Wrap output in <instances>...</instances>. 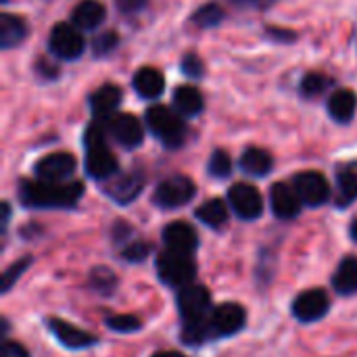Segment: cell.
I'll return each instance as SVG.
<instances>
[{
	"label": "cell",
	"instance_id": "cell-31",
	"mask_svg": "<svg viewBox=\"0 0 357 357\" xmlns=\"http://www.w3.org/2000/svg\"><path fill=\"white\" fill-rule=\"evenodd\" d=\"M209 174L213 178H228L232 174V159L226 151H213L211 159H209V165H207Z\"/></svg>",
	"mask_w": 357,
	"mask_h": 357
},
{
	"label": "cell",
	"instance_id": "cell-3",
	"mask_svg": "<svg viewBox=\"0 0 357 357\" xmlns=\"http://www.w3.org/2000/svg\"><path fill=\"white\" fill-rule=\"evenodd\" d=\"M180 117L172 109L157 105L146 111V126L167 149H180L186 140V126Z\"/></svg>",
	"mask_w": 357,
	"mask_h": 357
},
{
	"label": "cell",
	"instance_id": "cell-24",
	"mask_svg": "<svg viewBox=\"0 0 357 357\" xmlns=\"http://www.w3.org/2000/svg\"><path fill=\"white\" fill-rule=\"evenodd\" d=\"M272 165H274V159L268 151L264 149H257V146H251L243 153L241 157V169L245 174H251V176H268L272 172Z\"/></svg>",
	"mask_w": 357,
	"mask_h": 357
},
{
	"label": "cell",
	"instance_id": "cell-25",
	"mask_svg": "<svg viewBox=\"0 0 357 357\" xmlns=\"http://www.w3.org/2000/svg\"><path fill=\"white\" fill-rule=\"evenodd\" d=\"M333 287L339 295H356L357 293V259L356 257H345L335 276H333Z\"/></svg>",
	"mask_w": 357,
	"mask_h": 357
},
{
	"label": "cell",
	"instance_id": "cell-15",
	"mask_svg": "<svg viewBox=\"0 0 357 357\" xmlns=\"http://www.w3.org/2000/svg\"><path fill=\"white\" fill-rule=\"evenodd\" d=\"M163 243L169 251L192 255L199 247V234L197 230L186 222H172L163 230Z\"/></svg>",
	"mask_w": 357,
	"mask_h": 357
},
{
	"label": "cell",
	"instance_id": "cell-28",
	"mask_svg": "<svg viewBox=\"0 0 357 357\" xmlns=\"http://www.w3.org/2000/svg\"><path fill=\"white\" fill-rule=\"evenodd\" d=\"M182 341L186 345H203L205 341L213 339V331H211V324H209V316L201 318V320H190V322H184V328H182Z\"/></svg>",
	"mask_w": 357,
	"mask_h": 357
},
{
	"label": "cell",
	"instance_id": "cell-20",
	"mask_svg": "<svg viewBox=\"0 0 357 357\" xmlns=\"http://www.w3.org/2000/svg\"><path fill=\"white\" fill-rule=\"evenodd\" d=\"M27 38V23L19 15L4 13L0 15V48L8 50L17 44H21Z\"/></svg>",
	"mask_w": 357,
	"mask_h": 357
},
{
	"label": "cell",
	"instance_id": "cell-39",
	"mask_svg": "<svg viewBox=\"0 0 357 357\" xmlns=\"http://www.w3.org/2000/svg\"><path fill=\"white\" fill-rule=\"evenodd\" d=\"M266 36L272 38V40H276V42H293V40L297 38L295 31H291V29H280V27H268V29H266Z\"/></svg>",
	"mask_w": 357,
	"mask_h": 357
},
{
	"label": "cell",
	"instance_id": "cell-8",
	"mask_svg": "<svg viewBox=\"0 0 357 357\" xmlns=\"http://www.w3.org/2000/svg\"><path fill=\"white\" fill-rule=\"evenodd\" d=\"M293 186L303 205L320 207L331 199V184L318 172H301L293 178Z\"/></svg>",
	"mask_w": 357,
	"mask_h": 357
},
{
	"label": "cell",
	"instance_id": "cell-35",
	"mask_svg": "<svg viewBox=\"0 0 357 357\" xmlns=\"http://www.w3.org/2000/svg\"><path fill=\"white\" fill-rule=\"evenodd\" d=\"M149 253H151V247L146 245V243H130L123 251H121V255L128 259V261H144L146 257H149Z\"/></svg>",
	"mask_w": 357,
	"mask_h": 357
},
{
	"label": "cell",
	"instance_id": "cell-41",
	"mask_svg": "<svg viewBox=\"0 0 357 357\" xmlns=\"http://www.w3.org/2000/svg\"><path fill=\"white\" fill-rule=\"evenodd\" d=\"M228 2L234 6H241V8H268L276 0H228Z\"/></svg>",
	"mask_w": 357,
	"mask_h": 357
},
{
	"label": "cell",
	"instance_id": "cell-30",
	"mask_svg": "<svg viewBox=\"0 0 357 357\" xmlns=\"http://www.w3.org/2000/svg\"><path fill=\"white\" fill-rule=\"evenodd\" d=\"M331 84H333V79L326 77V75H322V73H307L301 79V94L305 98H314V96L322 94Z\"/></svg>",
	"mask_w": 357,
	"mask_h": 357
},
{
	"label": "cell",
	"instance_id": "cell-37",
	"mask_svg": "<svg viewBox=\"0 0 357 357\" xmlns=\"http://www.w3.org/2000/svg\"><path fill=\"white\" fill-rule=\"evenodd\" d=\"M92 284H94L100 293H109V291L115 287V276H113V272H109V270L100 268V270H96V272H94V276H92Z\"/></svg>",
	"mask_w": 357,
	"mask_h": 357
},
{
	"label": "cell",
	"instance_id": "cell-45",
	"mask_svg": "<svg viewBox=\"0 0 357 357\" xmlns=\"http://www.w3.org/2000/svg\"><path fill=\"white\" fill-rule=\"evenodd\" d=\"M2 2H6V0H2Z\"/></svg>",
	"mask_w": 357,
	"mask_h": 357
},
{
	"label": "cell",
	"instance_id": "cell-13",
	"mask_svg": "<svg viewBox=\"0 0 357 357\" xmlns=\"http://www.w3.org/2000/svg\"><path fill=\"white\" fill-rule=\"evenodd\" d=\"M331 307V301H328V295L320 289H312V291H305L301 293L295 303H293V316L299 320V322H316L320 318L326 316Z\"/></svg>",
	"mask_w": 357,
	"mask_h": 357
},
{
	"label": "cell",
	"instance_id": "cell-14",
	"mask_svg": "<svg viewBox=\"0 0 357 357\" xmlns=\"http://www.w3.org/2000/svg\"><path fill=\"white\" fill-rule=\"evenodd\" d=\"M144 188V174L138 169H132L128 174L121 176H113V180L105 186V192L109 199H113L119 205H128L132 203Z\"/></svg>",
	"mask_w": 357,
	"mask_h": 357
},
{
	"label": "cell",
	"instance_id": "cell-1",
	"mask_svg": "<svg viewBox=\"0 0 357 357\" xmlns=\"http://www.w3.org/2000/svg\"><path fill=\"white\" fill-rule=\"evenodd\" d=\"M84 195L82 182H44V180H23L19 184V199L25 207L33 209H67L73 207Z\"/></svg>",
	"mask_w": 357,
	"mask_h": 357
},
{
	"label": "cell",
	"instance_id": "cell-44",
	"mask_svg": "<svg viewBox=\"0 0 357 357\" xmlns=\"http://www.w3.org/2000/svg\"><path fill=\"white\" fill-rule=\"evenodd\" d=\"M349 232H351V238L357 243V220L351 224V230H349Z\"/></svg>",
	"mask_w": 357,
	"mask_h": 357
},
{
	"label": "cell",
	"instance_id": "cell-2",
	"mask_svg": "<svg viewBox=\"0 0 357 357\" xmlns=\"http://www.w3.org/2000/svg\"><path fill=\"white\" fill-rule=\"evenodd\" d=\"M84 144H86V172L94 180H109L117 174L119 165L115 155L109 151L105 142V128L96 119L94 123L88 126L84 134Z\"/></svg>",
	"mask_w": 357,
	"mask_h": 357
},
{
	"label": "cell",
	"instance_id": "cell-17",
	"mask_svg": "<svg viewBox=\"0 0 357 357\" xmlns=\"http://www.w3.org/2000/svg\"><path fill=\"white\" fill-rule=\"evenodd\" d=\"M121 90L113 84H105L100 86L96 92H92L90 96V109H92V115L98 119V121H109L113 115H115V109L119 107L121 102Z\"/></svg>",
	"mask_w": 357,
	"mask_h": 357
},
{
	"label": "cell",
	"instance_id": "cell-9",
	"mask_svg": "<svg viewBox=\"0 0 357 357\" xmlns=\"http://www.w3.org/2000/svg\"><path fill=\"white\" fill-rule=\"evenodd\" d=\"M228 201L241 220H257L264 213V199L259 190L247 182H238L228 190Z\"/></svg>",
	"mask_w": 357,
	"mask_h": 357
},
{
	"label": "cell",
	"instance_id": "cell-36",
	"mask_svg": "<svg viewBox=\"0 0 357 357\" xmlns=\"http://www.w3.org/2000/svg\"><path fill=\"white\" fill-rule=\"evenodd\" d=\"M31 264V259L29 257H25L23 261H19V264H15V266H10L6 272H4V276H2V293H6L10 287H13V282L19 278V274L27 268Z\"/></svg>",
	"mask_w": 357,
	"mask_h": 357
},
{
	"label": "cell",
	"instance_id": "cell-18",
	"mask_svg": "<svg viewBox=\"0 0 357 357\" xmlns=\"http://www.w3.org/2000/svg\"><path fill=\"white\" fill-rule=\"evenodd\" d=\"M48 328L59 339V343L69 347V349H84V347H90V345L96 343L94 335L86 333V331H79L73 324H67L63 320H48Z\"/></svg>",
	"mask_w": 357,
	"mask_h": 357
},
{
	"label": "cell",
	"instance_id": "cell-34",
	"mask_svg": "<svg viewBox=\"0 0 357 357\" xmlns=\"http://www.w3.org/2000/svg\"><path fill=\"white\" fill-rule=\"evenodd\" d=\"M107 326L117 333H134L140 328V320L134 316H111L107 318Z\"/></svg>",
	"mask_w": 357,
	"mask_h": 357
},
{
	"label": "cell",
	"instance_id": "cell-5",
	"mask_svg": "<svg viewBox=\"0 0 357 357\" xmlns=\"http://www.w3.org/2000/svg\"><path fill=\"white\" fill-rule=\"evenodd\" d=\"M195 192H197V188H195V182L190 178L172 176L155 188L153 201H155V205H159L163 209H176V207L190 203Z\"/></svg>",
	"mask_w": 357,
	"mask_h": 357
},
{
	"label": "cell",
	"instance_id": "cell-29",
	"mask_svg": "<svg viewBox=\"0 0 357 357\" xmlns=\"http://www.w3.org/2000/svg\"><path fill=\"white\" fill-rule=\"evenodd\" d=\"M190 21L197 27H203V29L215 27V25H220L224 21V8L218 2H209L205 6H201L199 10H195L192 17H190Z\"/></svg>",
	"mask_w": 357,
	"mask_h": 357
},
{
	"label": "cell",
	"instance_id": "cell-42",
	"mask_svg": "<svg viewBox=\"0 0 357 357\" xmlns=\"http://www.w3.org/2000/svg\"><path fill=\"white\" fill-rule=\"evenodd\" d=\"M36 69H38L46 79L56 77V73H59V71H56V67H54L52 63H46V61H38V67H36Z\"/></svg>",
	"mask_w": 357,
	"mask_h": 357
},
{
	"label": "cell",
	"instance_id": "cell-32",
	"mask_svg": "<svg viewBox=\"0 0 357 357\" xmlns=\"http://www.w3.org/2000/svg\"><path fill=\"white\" fill-rule=\"evenodd\" d=\"M117 44H119V36L113 29H109V31L98 33L92 40V50H94L96 56H107V54H111L117 48Z\"/></svg>",
	"mask_w": 357,
	"mask_h": 357
},
{
	"label": "cell",
	"instance_id": "cell-16",
	"mask_svg": "<svg viewBox=\"0 0 357 357\" xmlns=\"http://www.w3.org/2000/svg\"><path fill=\"white\" fill-rule=\"evenodd\" d=\"M270 201H272V211L280 220H293V218H297L299 211H301V203H303L299 199L295 186H289L284 182H276L272 186Z\"/></svg>",
	"mask_w": 357,
	"mask_h": 357
},
{
	"label": "cell",
	"instance_id": "cell-12",
	"mask_svg": "<svg viewBox=\"0 0 357 357\" xmlns=\"http://www.w3.org/2000/svg\"><path fill=\"white\" fill-rule=\"evenodd\" d=\"M111 136L123 146V149H138L144 140V128L142 123L130 115V113H121V115H113L109 121H105Z\"/></svg>",
	"mask_w": 357,
	"mask_h": 357
},
{
	"label": "cell",
	"instance_id": "cell-11",
	"mask_svg": "<svg viewBox=\"0 0 357 357\" xmlns=\"http://www.w3.org/2000/svg\"><path fill=\"white\" fill-rule=\"evenodd\" d=\"M75 167H77V161L73 155L52 153V155L42 157L33 165V174L38 176V180H44V182H63L75 172Z\"/></svg>",
	"mask_w": 357,
	"mask_h": 357
},
{
	"label": "cell",
	"instance_id": "cell-27",
	"mask_svg": "<svg viewBox=\"0 0 357 357\" xmlns=\"http://www.w3.org/2000/svg\"><path fill=\"white\" fill-rule=\"evenodd\" d=\"M357 199V174L354 169H341L337 176V195L335 203L339 207H347Z\"/></svg>",
	"mask_w": 357,
	"mask_h": 357
},
{
	"label": "cell",
	"instance_id": "cell-33",
	"mask_svg": "<svg viewBox=\"0 0 357 357\" xmlns=\"http://www.w3.org/2000/svg\"><path fill=\"white\" fill-rule=\"evenodd\" d=\"M180 67H182V73L188 75V77H192V79H199V77L205 73L203 61H201V56H197L195 52L184 54L182 61H180Z\"/></svg>",
	"mask_w": 357,
	"mask_h": 357
},
{
	"label": "cell",
	"instance_id": "cell-6",
	"mask_svg": "<svg viewBox=\"0 0 357 357\" xmlns=\"http://www.w3.org/2000/svg\"><path fill=\"white\" fill-rule=\"evenodd\" d=\"M84 38L82 33L67 23H59L52 27L48 38V48L54 56L63 61H75L84 54Z\"/></svg>",
	"mask_w": 357,
	"mask_h": 357
},
{
	"label": "cell",
	"instance_id": "cell-19",
	"mask_svg": "<svg viewBox=\"0 0 357 357\" xmlns=\"http://www.w3.org/2000/svg\"><path fill=\"white\" fill-rule=\"evenodd\" d=\"M132 86L134 90L142 96V98H157L163 94V88H165V79H163V73L157 71L155 67H142L136 71L134 79H132Z\"/></svg>",
	"mask_w": 357,
	"mask_h": 357
},
{
	"label": "cell",
	"instance_id": "cell-23",
	"mask_svg": "<svg viewBox=\"0 0 357 357\" xmlns=\"http://www.w3.org/2000/svg\"><path fill=\"white\" fill-rule=\"evenodd\" d=\"M174 107L182 117H195L203 111V94L192 86H180L174 92Z\"/></svg>",
	"mask_w": 357,
	"mask_h": 357
},
{
	"label": "cell",
	"instance_id": "cell-4",
	"mask_svg": "<svg viewBox=\"0 0 357 357\" xmlns=\"http://www.w3.org/2000/svg\"><path fill=\"white\" fill-rule=\"evenodd\" d=\"M157 274L161 282L169 287H186L197 276V264L190 255L178 253V251H165L157 257Z\"/></svg>",
	"mask_w": 357,
	"mask_h": 357
},
{
	"label": "cell",
	"instance_id": "cell-43",
	"mask_svg": "<svg viewBox=\"0 0 357 357\" xmlns=\"http://www.w3.org/2000/svg\"><path fill=\"white\" fill-rule=\"evenodd\" d=\"M153 357H184L182 354H178V351H161V354H155Z\"/></svg>",
	"mask_w": 357,
	"mask_h": 357
},
{
	"label": "cell",
	"instance_id": "cell-26",
	"mask_svg": "<svg viewBox=\"0 0 357 357\" xmlns=\"http://www.w3.org/2000/svg\"><path fill=\"white\" fill-rule=\"evenodd\" d=\"M197 218L209 228H220L228 222V207L222 199H209L197 209Z\"/></svg>",
	"mask_w": 357,
	"mask_h": 357
},
{
	"label": "cell",
	"instance_id": "cell-7",
	"mask_svg": "<svg viewBox=\"0 0 357 357\" xmlns=\"http://www.w3.org/2000/svg\"><path fill=\"white\" fill-rule=\"evenodd\" d=\"M178 310L180 316L184 318V322L190 320H201L205 316H209V307H211V295L205 287L201 284H186L180 289L178 293Z\"/></svg>",
	"mask_w": 357,
	"mask_h": 357
},
{
	"label": "cell",
	"instance_id": "cell-10",
	"mask_svg": "<svg viewBox=\"0 0 357 357\" xmlns=\"http://www.w3.org/2000/svg\"><path fill=\"white\" fill-rule=\"evenodd\" d=\"M247 322V314L238 303H222L209 314V324L213 337H230L243 331Z\"/></svg>",
	"mask_w": 357,
	"mask_h": 357
},
{
	"label": "cell",
	"instance_id": "cell-22",
	"mask_svg": "<svg viewBox=\"0 0 357 357\" xmlns=\"http://www.w3.org/2000/svg\"><path fill=\"white\" fill-rule=\"evenodd\" d=\"M357 109V96L351 90H337L331 98H328V113L335 121L339 123H347L354 119Z\"/></svg>",
	"mask_w": 357,
	"mask_h": 357
},
{
	"label": "cell",
	"instance_id": "cell-21",
	"mask_svg": "<svg viewBox=\"0 0 357 357\" xmlns=\"http://www.w3.org/2000/svg\"><path fill=\"white\" fill-rule=\"evenodd\" d=\"M105 6L98 2V0H82L75 8H73V23L84 29V31H90V29H96L102 21H105Z\"/></svg>",
	"mask_w": 357,
	"mask_h": 357
},
{
	"label": "cell",
	"instance_id": "cell-40",
	"mask_svg": "<svg viewBox=\"0 0 357 357\" xmlns=\"http://www.w3.org/2000/svg\"><path fill=\"white\" fill-rule=\"evenodd\" d=\"M0 357H29V354L25 351V347H21L15 341H6L0 349Z\"/></svg>",
	"mask_w": 357,
	"mask_h": 357
},
{
	"label": "cell",
	"instance_id": "cell-38",
	"mask_svg": "<svg viewBox=\"0 0 357 357\" xmlns=\"http://www.w3.org/2000/svg\"><path fill=\"white\" fill-rule=\"evenodd\" d=\"M149 4V0H115V6L123 13V15H134L138 10H142Z\"/></svg>",
	"mask_w": 357,
	"mask_h": 357
}]
</instances>
